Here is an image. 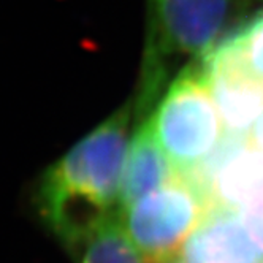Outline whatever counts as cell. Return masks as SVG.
<instances>
[{
    "instance_id": "obj_1",
    "label": "cell",
    "mask_w": 263,
    "mask_h": 263,
    "mask_svg": "<svg viewBox=\"0 0 263 263\" xmlns=\"http://www.w3.org/2000/svg\"><path fill=\"white\" fill-rule=\"evenodd\" d=\"M130 106L115 111L51 163L35 187L33 203L45 227L68 251L81 252L103 225L119 216L128 154Z\"/></svg>"
},
{
    "instance_id": "obj_2",
    "label": "cell",
    "mask_w": 263,
    "mask_h": 263,
    "mask_svg": "<svg viewBox=\"0 0 263 263\" xmlns=\"http://www.w3.org/2000/svg\"><path fill=\"white\" fill-rule=\"evenodd\" d=\"M235 0H147V29L138 115L147 111L170 73L204 61L223 40Z\"/></svg>"
},
{
    "instance_id": "obj_3",
    "label": "cell",
    "mask_w": 263,
    "mask_h": 263,
    "mask_svg": "<svg viewBox=\"0 0 263 263\" xmlns=\"http://www.w3.org/2000/svg\"><path fill=\"white\" fill-rule=\"evenodd\" d=\"M147 121L179 172L194 173L216 154L227 130L203 61L179 70Z\"/></svg>"
},
{
    "instance_id": "obj_4",
    "label": "cell",
    "mask_w": 263,
    "mask_h": 263,
    "mask_svg": "<svg viewBox=\"0 0 263 263\" xmlns=\"http://www.w3.org/2000/svg\"><path fill=\"white\" fill-rule=\"evenodd\" d=\"M219 203L214 187L204 178L179 172L121 211V219L146 263H175Z\"/></svg>"
},
{
    "instance_id": "obj_5",
    "label": "cell",
    "mask_w": 263,
    "mask_h": 263,
    "mask_svg": "<svg viewBox=\"0 0 263 263\" xmlns=\"http://www.w3.org/2000/svg\"><path fill=\"white\" fill-rule=\"evenodd\" d=\"M203 64L227 134L246 138L263 116V81L244 67L227 39Z\"/></svg>"
},
{
    "instance_id": "obj_6",
    "label": "cell",
    "mask_w": 263,
    "mask_h": 263,
    "mask_svg": "<svg viewBox=\"0 0 263 263\" xmlns=\"http://www.w3.org/2000/svg\"><path fill=\"white\" fill-rule=\"evenodd\" d=\"M181 263H263V249L244 222L239 208L220 201L179 257Z\"/></svg>"
},
{
    "instance_id": "obj_7",
    "label": "cell",
    "mask_w": 263,
    "mask_h": 263,
    "mask_svg": "<svg viewBox=\"0 0 263 263\" xmlns=\"http://www.w3.org/2000/svg\"><path fill=\"white\" fill-rule=\"evenodd\" d=\"M179 170L157 141L149 121L140 124L125 160L119 195V213L144 195L170 182Z\"/></svg>"
},
{
    "instance_id": "obj_8",
    "label": "cell",
    "mask_w": 263,
    "mask_h": 263,
    "mask_svg": "<svg viewBox=\"0 0 263 263\" xmlns=\"http://www.w3.org/2000/svg\"><path fill=\"white\" fill-rule=\"evenodd\" d=\"M248 147L249 154L244 157H239L232 151L217 165L210 178V181H213L220 166H225V172L219 173L223 176V191H219L217 197L220 201L235 208L242 204H246L248 208L263 204V151L254 149L249 144Z\"/></svg>"
},
{
    "instance_id": "obj_9",
    "label": "cell",
    "mask_w": 263,
    "mask_h": 263,
    "mask_svg": "<svg viewBox=\"0 0 263 263\" xmlns=\"http://www.w3.org/2000/svg\"><path fill=\"white\" fill-rule=\"evenodd\" d=\"M80 254V263H146L130 239L121 214L109 219Z\"/></svg>"
},
{
    "instance_id": "obj_10",
    "label": "cell",
    "mask_w": 263,
    "mask_h": 263,
    "mask_svg": "<svg viewBox=\"0 0 263 263\" xmlns=\"http://www.w3.org/2000/svg\"><path fill=\"white\" fill-rule=\"evenodd\" d=\"M225 39L230 42L244 67L263 81V10Z\"/></svg>"
},
{
    "instance_id": "obj_11",
    "label": "cell",
    "mask_w": 263,
    "mask_h": 263,
    "mask_svg": "<svg viewBox=\"0 0 263 263\" xmlns=\"http://www.w3.org/2000/svg\"><path fill=\"white\" fill-rule=\"evenodd\" d=\"M244 222H246L249 232L255 238V241L260 244L263 249V204L249 206L246 213H242Z\"/></svg>"
},
{
    "instance_id": "obj_12",
    "label": "cell",
    "mask_w": 263,
    "mask_h": 263,
    "mask_svg": "<svg viewBox=\"0 0 263 263\" xmlns=\"http://www.w3.org/2000/svg\"><path fill=\"white\" fill-rule=\"evenodd\" d=\"M248 144L254 149H260L263 151V116L260 118V121L255 124V127L252 128L251 134L246 137Z\"/></svg>"
},
{
    "instance_id": "obj_13",
    "label": "cell",
    "mask_w": 263,
    "mask_h": 263,
    "mask_svg": "<svg viewBox=\"0 0 263 263\" xmlns=\"http://www.w3.org/2000/svg\"><path fill=\"white\" fill-rule=\"evenodd\" d=\"M242 4H244V0H238V5H239V7H241Z\"/></svg>"
},
{
    "instance_id": "obj_14",
    "label": "cell",
    "mask_w": 263,
    "mask_h": 263,
    "mask_svg": "<svg viewBox=\"0 0 263 263\" xmlns=\"http://www.w3.org/2000/svg\"><path fill=\"white\" fill-rule=\"evenodd\" d=\"M175 263H181V261H179V260H178V261H175Z\"/></svg>"
}]
</instances>
